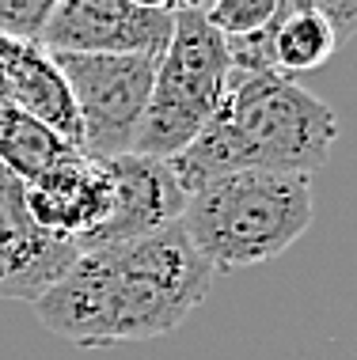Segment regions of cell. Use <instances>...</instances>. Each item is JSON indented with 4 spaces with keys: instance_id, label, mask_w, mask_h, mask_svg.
<instances>
[{
    "instance_id": "obj_4",
    "label": "cell",
    "mask_w": 357,
    "mask_h": 360,
    "mask_svg": "<svg viewBox=\"0 0 357 360\" xmlns=\"http://www.w3.org/2000/svg\"><path fill=\"white\" fill-rule=\"evenodd\" d=\"M228 46L201 15V4H179L175 27L156 61L149 110H144L133 155L171 163L217 114L228 87Z\"/></svg>"
},
{
    "instance_id": "obj_14",
    "label": "cell",
    "mask_w": 357,
    "mask_h": 360,
    "mask_svg": "<svg viewBox=\"0 0 357 360\" xmlns=\"http://www.w3.org/2000/svg\"><path fill=\"white\" fill-rule=\"evenodd\" d=\"M54 0H0V38L8 42H42Z\"/></svg>"
},
{
    "instance_id": "obj_8",
    "label": "cell",
    "mask_w": 357,
    "mask_h": 360,
    "mask_svg": "<svg viewBox=\"0 0 357 360\" xmlns=\"http://www.w3.org/2000/svg\"><path fill=\"white\" fill-rule=\"evenodd\" d=\"M76 262V247L42 231L27 205V186L0 167V300L35 304Z\"/></svg>"
},
{
    "instance_id": "obj_3",
    "label": "cell",
    "mask_w": 357,
    "mask_h": 360,
    "mask_svg": "<svg viewBox=\"0 0 357 360\" xmlns=\"http://www.w3.org/2000/svg\"><path fill=\"white\" fill-rule=\"evenodd\" d=\"M312 217V179L236 171L190 190L179 224L213 274H236L285 255Z\"/></svg>"
},
{
    "instance_id": "obj_10",
    "label": "cell",
    "mask_w": 357,
    "mask_h": 360,
    "mask_svg": "<svg viewBox=\"0 0 357 360\" xmlns=\"http://www.w3.org/2000/svg\"><path fill=\"white\" fill-rule=\"evenodd\" d=\"M0 61L8 72V91L12 106L38 118L46 129H54L65 144L80 152V114H76L73 91L65 84L61 69L54 65L50 50L38 42H8L0 38Z\"/></svg>"
},
{
    "instance_id": "obj_15",
    "label": "cell",
    "mask_w": 357,
    "mask_h": 360,
    "mask_svg": "<svg viewBox=\"0 0 357 360\" xmlns=\"http://www.w3.org/2000/svg\"><path fill=\"white\" fill-rule=\"evenodd\" d=\"M320 4H323V15L331 19L334 34H339V42L346 46L357 34V0H320Z\"/></svg>"
},
{
    "instance_id": "obj_5",
    "label": "cell",
    "mask_w": 357,
    "mask_h": 360,
    "mask_svg": "<svg viewBox=\"0 0 357 360\" xmlns=\"http://www.w3.org/2000/svg\"><path fill=\"white\" fill-rule=\"evenodd\" d=\"M80 114V152L92 160L130 155L137 144L160 57L50 53Z\"/></svg>"
},
{
    "instance_id": "obj_16",
    "label": "cell",
    "mask_w": 357,
    "mask_h": 360,
    "mask_svg": "<svg viewBox=\"0 0 357 360\" xmlns=\"http://www.w3.org/2000/svg\"><path fill=\"white\" fill-rule=\"evenodd\" d=\"M12 103V91H8V72H4V61H0V106Z\"/></svg>"
},
{
    "instance_id": "obj_12",
    "label": "cell",
    "mask_w": 357,
    "mask_h": 360,
    "mask_svg": "<svg viewBox=\"0 0 357 360\" xmlns=\"http://www.w3.org/2000/svg\"><path fill=\"white\" fill-rule=\"evenodd\" d=\"M69 152H76L73 144H65L54 129H46L27 110H19L12 103L0 106V167L12 171L23 186L35 182L38 174H46Z\"/></svg>"
},
{
    "instance_id": "obj_2",
    "label": "cell",
    "mask_w": 357,
    "mask_h": 360,
    "mask_svg": "<svg viewBox=\"0 0 357 360\" xmlns=\"http://www.w3.org/2000/svg\"><path fill=\"white\" fill-rule=\"evenodd\" d=\"M339 141V114L320 95L285 76L228 72L217 114L187 152L171 160L182 190L236 171L312 179Z\"/></svg>"
},
{
    "instance_id": "obj_13",
    "label": "cell",
    "mask_w": 357,
    "mask_h": 360,
    "mask_svg": "<svg viewBox=\"0 0 357 360\" xmlns=\"http://www.w3.org/2000/svg\"><path fill=\"white\" fill-rule=\"evenodd\" d=\"M277 0H220V4H206L201 15L220 38H244L255 34L274 19Z\"/></svg>"
},
{
    "instance_id": "obj_11",
    "label": "cell",
    "mask_w": 357,
    "mask_h": 360,
    "mask_svg": "<svg viewBox=\"0 0 357 360\" xmlns=\"http://www.w3.org/2000/svg\"><path fill=\"white\" fill-rule=\"evenodd\" d=\"M331 19L323 15L320 0H282L270 19V50H274V72L293 80L296 72H312L327 65L339 50Z\"/></svg>"
},
{
    "instance_id": "obj_7",
    "label": "cell",
    "mask_w": 357,
    "mask_h": 360,
    "mask_svg": "<svg viewBox=\"0 0 357 360\" xmlns=\"http://www.w3.org/2000/svg\"><path fill=\"white\" fill-rule=\"evenodd\" d=\"M107 171H111V212L92 236L76 243L80 255L156 236V231L182 220L187 190L179 186L171 163L130 152L107 160Z\"/></svg>"
},
{
    "instance_id": "obj_6",
    "label": "cell",
    "mask_w": 357,
    "mask_h": 360,
    "mask_svg": "<svg viewBox=\"0 0 357 360\" xmlns=\"http://www.w3.org/2000/svg\"><path fill=\"white\" fill-rule=\"evenodd\" d=\"M179 4L133 0H61L42 31V50L88 57H160L175 27Z\"/></svg>"
},
{
    "instance_id": "obj_1",
    "label": "cell",
    "mask_w": 357,
    "mask_h": 360,
    "mask_svg": "<svg viewBox=\"0 0 357 360\" xmlns=\"http://www.w3.org/2000/svg\"><path fill=\"white\" fill-rule=\"evenodd\" d=\"M213 269L190 247L182 224L118 247L76 255L35 311L50 334L84 349L149 342L179 330L201 307Z\"/></svg>"
},
{
    "instance_id": "obj_9",
    "label": "cell",
    "mask_w": 357,
    "mask_h": 360,
    "mask_svg": "<svg viewBox=\"0 0 357 360\" xmlns=\"http://www.w3.org/2000/svg\"><path fill=\"white\" fill-rule=\"evenodd\" d=\"M27 205H31V217L38 228L57 239H69L76 247L111 212L107 160H92L84 152H69L46 174L27 182Z\"/></svg>"
}]
</instances>
